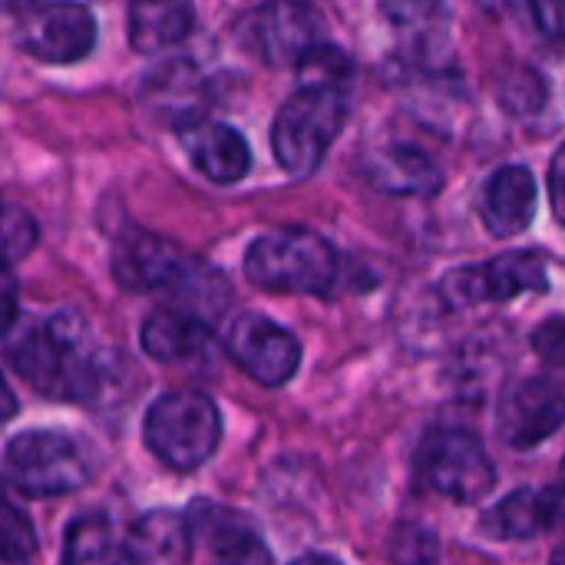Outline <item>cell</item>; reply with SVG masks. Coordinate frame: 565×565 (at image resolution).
<instances>
[{"mask_svg": "<svg viewBox=\"0 0 565 565\" xmlns=\"http://www.w3.org/2000/svg\"><path fill=\"white\" fill-rule=\"evenodd\" d=\"M7 361L36 394L53 401H96L106 384L89 324L73 308L7 328Z\"/></svg>", "mask_w": 565, "mask_h": 565, "instance_id": "cell-1", "label": "cell"}, {"mask_svg": "<svg viewBox=\"0 0 565 565\" xmlns=\"http://www.w3.org/2000/svg\"><path fill=\"white\" fill-rule=\"evenodd\" d=\"M96 467L93 447L63 430H23L3 450L7 483L30 500L76 493L93 480Z\"/></svg>", "mask_w": 565, "mask_h": 565, "instance_id": "cell-2", "label": "cell"}, {"mask_svg": "<svg viewBox=\"0 0 565 565\" xmlns=\"http://www.w3.org/2000/svg\"><path fill=\"white\" fill-rule=\"evenodd\" d=\"M245 278L278 295H324L338 281V252L311 228H271L248 245Z\"/></svg>", "mask_w": 565, "mask_h": 565, "instance_id": "cell-3", "label": "cell"}, {"mask_svg": "<svg viewBox=\"0 0 565 565\" xmlns=\"http://www.w3.org/2000/svg\"><path fill=\"white\" fill-rule=\"evenodd\" d=\"M348 119V96L341 86H298L271 122V149L291 179H308L321 169Z\"/></svg>", "mask_w": 565, "mask_h": 565, "instance_id": "cell-4", "label": "cell"}, {"mask_svg": "<svg viewBox=\"0 0 565 565\" xmlns=\"http://www.w3.org/2000/svg\"><path fill=\"white\" fill-rule=\"evenodd\" d=\"M142 437L169 470L192 473L218 450L222 417L212 397L199 391H169L146 411Z\"/></svg>", "mask_w": 565, "mask_h": 565, "instance_id": "cell-5", "label": "cell"}, {"mask_svg": "<svg viewBox=\"0 0 565 565\" xmlns=\"http://www.w3.org/2000/svg\"><path fill=\"white\" fill-rule=\"evenodd\" d=\"M417 467L434 493L463 507L483 503L497 487L493 460L470 430H430L420 444Z\"/></svg>", "mask_w": 565, "mask_h": 565, "instance_id": "cell-6", "label": "cell"}, {"mask_svg": "<svg viewBox=\"0 0 565 565\" xmlns=\"http://www.w3.org/2000/svg\"><path fill=\"white\" fill-rule=\"evenodd\" d=\"M550 288L546 262L536 252H507L487 265H463L444 275L440 298L450 308H473L493 301H513L520 295H543Z\"/></svg>", "mask_w": 565, "mask_h": 565, "instance_id": "cell-7", "label": "cell"}, {"mask_svg": "<svg viewBox=\"0 0 565 565\" xmlns=\"http://www.w3.org/2000/svg\"><path fill=\"white\" fill-rule=\"evenodd\" d=\"M17 43L43 63H76L96 46V20L83 3H10Z\"/></svg>", "mask_w": 565, "mask_h": 565, "instance_id": "cell-8", "label": "cell"}, {"mask_svg": "<svg viewBox=\"0 0 565 565\" xmlns=\"http://www.w3.org/2000/svg\"><path fill=\"white\" fill-rule=\"evenodd\" d=\"M225 351L228 358L258 384L281 387L295 377L301 364V344L291 331L275 324L265 315L245 311L232 318L225 331Z\"/></svg>", "mask_w": 565, "mask_h": 565, "instance_id": "cell-9", "label": "cell"}, {"mask_svg": "<svg viewBox=\"0 0 565 565\" xmlns=\"http://www.w3.org/2000/svg\"><path fill=\"white\" fill-rule=\"evenodd\" d=\"M565 424V391L553 377L513 381L497 407V434L513 450L546 444Z\"/></svg>", "mask_w": 565, "mask_h": 565, "instance_id": "cell-10", "label": "cell"}, {"mask_svg": "<svg viewBox=\"0 0 565 565\" xmlns=\"http://www.w3.org/2000/svg\"><path fill=\"white\" fill-rule=\"evenodd\" d=\"M195 271V262L182 255L179 245H172L162 235L126 228L113 242V275L129 291H169L175 295L189 275Z\"/></svg>", "mask_w": 565, "mask_h": 565, "instance_id": "cell-11", "label": "cell"}, {"mask_svg": "<svg viewBox=\"0 0 565 565\" xmlns=\"http://www.w3.org/2000/svg\"><path fill=\"white\" fill-rule=\"evenodd\" d=\"M321 17L308 3H265L242 20L245 43L271 66H298L318 46Z\"/></svg>", "mask_w": 565, "mask_h": 565, "instance_id": "cell-12", "label": "cell"}, {"mask_svg": "<svg viewBox=\"0 0 565 565\" xmlns=\"http://www.w3.org/2000/svg\"><path fill=\"white\" fill-rule=\"evenodd\" d=\"M189 520L172 510H152L126 530L99 565H189Z\"/></svg>", "mask_w": 565, "mask_h": 565, "instance_id": "cell-13", "label": "cell"}, {"mask_svg": "<svg viewBox=\"0 0 565 565\" xmlns=\"http://www.w3.org/2000/svg\"><path fill=\"white\" fill-rule=\"evenodd\" d=\"M179 142L192 159V166L218 185H232L245 179L252 169V149L245 136L228 122H215V119L192 122L179 129Z\"/></svg>", "mask_w": 565, "mask_h": 565, "instance_id": "cell-14", "label": "cell"}, {"mask_svg": "<svg viewBox=\"0 0 565 565\" xmlns=\"http://www.w3.org/2000/svg\"><path fill=\"white\" fill-rule=\"evenodd\" d=\"M185 520H189L192 536L205 543L222 559V565H271L268 546L258 540L252 523L238 516L235 510L199 500Z\"/></svg>", "mask_w": 565, "mask_h": 565, "instance_id": "cell-15", "label": "cell"}, {"mask_svg": "<svg viewBox=\"0 0 565 565\" xmlns=\"http://www.w3.org/2000/svg\"><path fill=\"white\" fill-rule=\"evenodd\" d=\"M146 103L169 122H175L179 129L202 122L205 119V76L199 73L195 63L175 56L159 63L142 86Z\"/></svg>", "mask_w": 565, "mask_h": 565, "instance_id": "cell-16", "label": "cell"}, {"mask_svg": "<svg viewBox=\"0 0 565 565\" xmlns=\"http://www.w3.org/2000/svg\"><path fill=\"white\" fill-rule=\"evenodd\" d=\"M483 225L497 238H516L530 228L536 212V179L526 166H503L483 189Z\"/></svg>", "mask_w": 565, "mask_h": 565, "instance_id": "cell-17", "label": "cell"}, {"mask_svg": "<svg viewBox=\"0 0 565 565\" xmlns=\"http://www.w3.org/2000/svg\"><path fill=\"white\" fill-rule=\"evenodd\" d=\"M371 182L394 195H434L444 185V172L424 149L397 142L371 159Z\"/></svg>", "mask_w": 565, "mask_h": 565, "instance_id": "cell-18", "label": "cell"}, {"mask_svg": "<svg viewBox=\"0 0 565 565\" xmlns=\"http://www.w3.org/2000/svg\"><path fill=\"white\" fill-rule=\"evenodd\" d=\"M142 351L159 364H185L209 348V324L182 311H156L139 331Z\"/></svg>", "mask_w": 565, "mask_h": 565, "instance_id": "cell-19", "label": "cell"}, {"mask_svg": "<svg viewBox=\"0 0 565 565\" xmlns=\"http://www.w3.org/2000/svg\"><path fill=\"white\" fill-rule=\"evenodd\" d=\"M195 26V7L179 0H142L129 7V43L139 53H162Z\"/></svg>", "mask_w": 565, "mask_h": 565, "instance_id": "cell-20", "label": "cell"}, {"mask_svg": "<svg viewBox=\"0 0 565 565\" xmlns=\"http://www.w3.org/2000/svg\"><path fill=\"white\" fill-rule=\"evenodd\" d=\"M483 530L497 540H533V536L553 530L546 490H536V487L513 490L510 497H503V503L487 510Z\"/></svg>", "mask_w": 565, "mask_h": 565, "instance_id": "cell-21", "label": "cell"}, {"mask_svg": "<svg viewBox=\"0 0 565 565\" xmlns=\"http://www.w3.org/2000/svg\"><path fill=\"white\" fill-rule=\"evenodd\" d=\"M109 516L103 510H89L79 513L63 540V563L60 565H89L103 563V556L109 553Z\"/></svg>", "mask_w": 565, "mask_h": 565, "instance_id": "cell-22", "label": "cell"}, {"mask_svg": "<svg viewBox=\"0 0 565 565\" xmlns=\"http://www.w3.org/2000/svg\"><path fill=\"white\" fill-rule=\"evenodd\" d=\"M546 99H550V86H546L540 70H533V66H510L503 73V79H500V103L516 119L536 116L546 106Z\"/></svg>", "mask_w": 565, "mask_h": 565, "instance_id": "cell-23", "label": "cell"}, {"mask_svg": "<svg viewBox=\"0 0 565 565\" xmlns=\"http://www.w3.org/2000/svg\"><path fill=\"white\" fill-rule=\"evenodd\" d=\"M295 70H298V79H301L298 86H341L344 89L348 79H351V60L334 43L311 46Z\"/></svg>", "mask_w": 565, "mask_h": 565, "instance_id": "cell-24", "label": "cell"}, {"mask_svg": "<svg viewBox=\"0 0 565 565\" xmlns=\"http://www.w3.org/2000/svg\"><path fill=\"white\" fill-rule=\"evenodd\" d=\"M36 563V536L13 503H3L0 513V565H33Z\"/></svg>", "mask_w": 565, "mask_h": 565, "instance_id": "cell-25", "label": "cell"}, {"mask_svg": "<svg viewBox=\"0 0 565 565\" xmlns=\"http://www.w3.org/2000/svg\"><path fill=\"white\" fill-rule=\"evenodd\" d=\"M387 553L397 565H437L440 543H437L434 530H427L420 523H397L387 540Z\"/></svg>", "mask_w": 565, "mask_h": 565, "instance_id": "cell-26", "label": "cell"}, {"mask_svg": "<svg viewBox=\"0 0 565 565\" xmlns=\"http://www.w3.org/2000/svg\"><path fill=\"white\" fill-rule=\"evenodd\" d=\"M36 245V222L26 209L7 202L3 209V262L7 268L17 265L26 252H33Z\"/></svg>", "mask_w": 565, "mask_h": 565, "instance_id": "cell-27", "label": "cell"}, {"mask_svg": "<svg viewBox=\"0 0 565 565\" xmlns=\"http://www.w3.org/2000/svg\"><path fill=\"white\" fill-rule=\"evenodd\" d=\"M533 348L546 364H565V315L543 321L533 331Z\"/></svg>", "mask_w": 565, "mask_h": 565, "instance_id": "cell-28", "label": "cell"}, {"mask_svg": "<svg viewBox=\"0 0 565 565\" xmlns=\"http://www.w3.org/2000/svg\"><path fill=\"white\" fill-rule=\"evenodd\" d=\"M530 13H533V20H536V30H540L550 43L565 46V0L533 3Z\"/></svg>", "mask_w": 565, "mask_h": 565, "instance_id": "cell-29", "label": "cell"}, {"mask_svg": "<svg viewBox=\"0 0 565 565\" xmlns=\"http://www.w3.org/2000/svg\"><path fill=\"white\" fill-rule=\"evenodd\" d=\"M550 202H553V215L565 225V142L556 149L550 166Z\"/></svg>", "mask_w": 565, "mask_h": 565, "instance_id": "cell-30", "label": "cell"}, {"mask_svg": "<svg viewBox=\"0 0 565 565\" xmlns=\"http://www.w3.org/2000/svg\"><path fill=\"white\" fill-rule=\"evenodd\" d=\"M543 490H546V507H550V523H553V530H556V526H565V460L563 467H559L556 483H550V487H543Z\"/></svg>", "mask_w": 565, "mask_h": 565, "instance_id": "cell-31", "label": "cell"}, {"mask_svg": "<svg viewBox=\"0 0 565 565\" xmlns=\"http://www.w3.org/2000/svg\"><path fill=\"white\" fill-rule=\"evenodd\" d=\"M298 565H341L334 556H324V553H311V556H305Z\"/></svg>", "mask_w": 565, "mask_h": 565, "instance_id": "cell-32", "label": "cell"}]
</instances>
